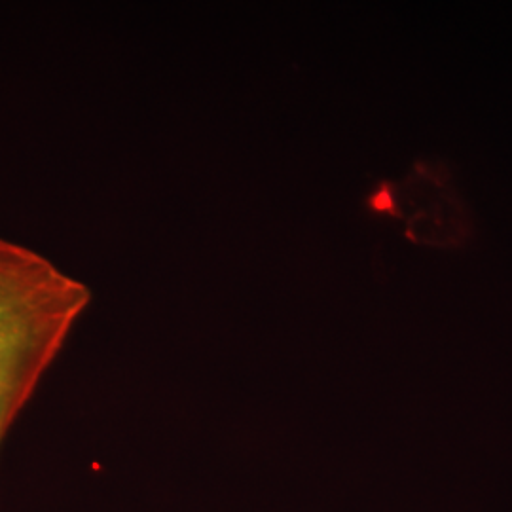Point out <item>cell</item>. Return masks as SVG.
Returning <instances> with one entry per match:
<instances>
[{"label": "cell", "mask_w": 512, "mask_h": 512, "mask_svg": "<svg viewBox=\"0 0 512 512\" xmlns=\"http://www.w3.org/2000/svg\"><path fill=\"white\" fill-rule=\"evenodd\" d=\"M90 300L52 260L0 238V442Z\"/></svg>", "instance_id": "cell-1"}]
</instances>
